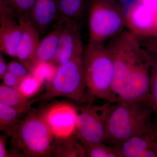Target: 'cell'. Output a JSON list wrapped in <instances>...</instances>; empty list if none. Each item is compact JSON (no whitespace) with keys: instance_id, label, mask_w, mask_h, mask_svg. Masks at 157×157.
<instances>
[{"instance_id":"cell-23","label":"cell","mask_w":157,"mask_h":157,"mask_svg":"<svg viewBox=\"0 0 157 157\" xmlns=\"http://www.w3.org/2000/svg\"><path fill=\"white\" fill-rule=\"evenodd\" d=\"M36 1V0H13L9 5L14 9L17 16L21 15L29 16L31 17L32 11Z\"/></svg>"},{"instance_id":"cell-20","label":"cell","mask_w":157,"mask_h":157,"mask_svg":"<svg viewBox=\"0 0 157 157\" xmlns=\"http://www.w3.org/2000/svg\"><path fill=\"white\" fill-rule=\"evenodd\" d=\"M43 83L30 73L21 80L17 89L23 96L29 99L40 91Z\"/></svg>"},{"instance_id":"cell-24","label":"cell","mask_w":157,"mask_h":157,"mask_svg":"<svg viewBox=\"0 0 157 157\" xmlns=\"http://www.w3.org/2000/svg\"><path fill=\"white\" fill-rule=\"evenodd\" d=\"M8 71L16 76L21 81L30 73L22 63L15 61H11L8 64Z\"/></svg>"},{"instance_id":"cell-9","label":"cell","mask_w":157,"mask_h":157,"mask_svg":"<svg viewBox=\"0 0 157 157\" xmlns=\"http://www.w3.org/2000/svg\"><path fill=\"white\" fill-rule=\"evenodd\" d=\"M0 50L16 57L22 27L16 12L5 0H0Z\"/></svg>"},{"instance_id":"cell-4","label":"cell","mask_w":157,"mask_h":157,"mask_svg":"<svg viewBox=\"0 0 157 157\" xmlns=\"http://www.w3.org/2000/svg\"><path fill=\"white\" fill-rule=\"evenodd\" d=\"M86 83L93 98L115 103L113 91L114 61L111 51L104 43H90L83 54Z\"/></svg>"},{"instance_id":"cell-6","label":"cell","mask_w":157,"mask_h":157,"mask_svg":"<svg viewBox=\"0 0 157 157\" xmlns=\"http://www.w3.org/2000/svg\"><path fill=\"white\" fill-rule=\"evenodd\" d=\"M89 42L104 43L124 31L123 6L116 0H87Z\"/></svg>"},{"instance_id":"cell-14","label":"cell","mask_w":157,"mask_h":157,"mask_svg":"<svg viewBox=\"0 0 157 157\" xmlns=\"http://www.w3.org/2000/svg\"><path fill=\"white\" fill-rule=\"evenodd\" d=\"M62 25L61 22L58 21L57 25L53 30L40 40L35 52L33 65L38 61H54Z\"/></svg>"},{"instance_id":"cell-8","label":"cell","mask_w":157,"mask_h":157,"mask_svg":"<svg viewBox=\"0 0 157 157\" xmlns=\"http://www.w3.org/2000/svg\"><path fill=\"white\" fill-rule=\"evenodd\" d=\"M54 140H64L77 135V107L67 102H57L41 110Z\"/></svg>"},{"instance_id":"cell-27","label":"cell","mask_w":157,"mask_h":157,"mask_svg":"<svg viewBox=\"0 0 157 157\" xmlns=\"http://www.w3.org/2000/svg\"><path fill=\"white\" fill-rule=\"evenodd\" d=\"M9 137L8 135H0V157H10L6 148V139Z\"/></svg>"},{"instance_id":"cell-7","label":"cell","mask_w":157,"mask_h":157,"mask_svg":"<svg viewBox=\"0 0 157 157\" xmlns=\"http://www.w3.org/2000/svg\"><path fill=\"white\" fill-rule=\"evenodd\" d=\"M111 103L101 106L84 104L77 107V135L85 147L104 143L107 117Z\"/></svg>"},{"instance_id":"cell-13","label":"cell","mask_w":157,"mask_h":157,"mask_svg":"<svg viewBox=\"0 0 157 157\" xmlns=\"http://www.w3.org/2000/svg\"><path fill=\"white\" fill-rule=\"evenodd\" d=\"M57 17L56 0H36L31 18L40 34H43Z\"/></svg>"},{"instance_id":"cell-28","label":"cell","mask_w":157,"mask_h":157,"mask_svg":"<svg viewBox=\"0 0 157 157\" xmlns=\"http://www.w3.org/2000/svg\"><path fill=\"white\" fill-rule=\"evenodd\" d=\"M8 72V64L6 63L5 59L1 54L0 55V77L2 78L3 76Z\"/></svg>"},{"instance_id":"cell-11","label":"cell","mask_w":157,"mask_h":157,"mask_svg":"<svg viewBox=\"0 0 157 157\" xmlns=\"http://www.w3.org/2000/svg\"><path fill=\"white\" fill-rule=\"evenodd\" d=\"M17 16L22 27V33L16 57L30 71L33 66L35 52L40 41V34L31 17L21 15Z\"/></svg>"},{"instance_id":"cell-12","label":"cell","mask_w":157,"mask_h":157,"mask_svg":"<svg viewBox=\"0 0 157 157\" xmlns=\"http://www.w3.org/2000/svg\"><path fill=\"white\" fill-rule=\"evenodd\" d=\"M122 157H141L144 152L157 149V126L127 139L119 147Z\"/></svg>"},{"instance_id":"cell-18","label":"cell","mask_w":157,"mask_h":157,"mask_svg":"<svg viewBox=\"0 0 157 157\" xmlns=\"http://www.w3.org/2000/svg\"><path fill=\"white\" fill-rule=\"evenodd\" d=\"M28 113L0 103V130L5 135H9L11 131Z\"/></svg>"},{"instance_id":"cell-10","label":"cell","mask_w":157,"mask_h":157,"mask_svg":"<svg viewBox=\"0 0 157 157\" xmlns=\"http://www.w3.org/2000/svg\"><path fill=\"white\" fill-rule=\"evenodd\" d=\"M80 29L78 23H62L54 61L57 65L65 63L74 56L83 52Z\"/></svg>"},{"instance_id":"cell-17","label":"cell","mask_w":157,"mask_h":157,"mask_svg":"<svg viewBox=\"0 0 157 157\" xmlns=\"http://www.w3.org/2000/svg\"><path fill=\"white\" fill-rule=\"evenodd\" d=\"M53 155L56 157H86V149L77 135L64 140H54Z\"/></svg>"},{"instance_id":"cell-2","label":"cell","mask_w":157,"mask_h":157,"mask_svg":"<svg viewBox=\"0 0 157 157\" xmlns=\"http://www.w3.org/2000/svg\"><path fill=\"white\" fill-rule=\"evenodd\" d=\"M10 157H40L53 155L54 138L41 111L29 112L13 128Z\"/></svg>"},{"instance_id":"cell-22","label":"cell","mask_w":157,"mask_h":157,"mask_svg":"<svg viewBox=\"0 0 157 157\" xmlns=\"http://www.w3.org/2000/svg\"><path fill=\"white\" fill-rule=\"evenodd\" d=\"M86 157H122L119 149L109 146L104 143L94 144L86 147Z\"/></svg>"},{"instance_id":"cell-26","label":"cell","mask_w":157,"mask_h":157,"mask_svg":"<svg viewBox=\"0 0 157 157\" xmlns=\"http://www.w3.org/2000/svg\"><path fill=\"white\" fill-rule=\"evenodd\" d=\"M3 82L2 84L8 87L17 88L21 80L16 76L7 72L2 77Z\"/></svg>"},{"instance_id":"cell-3","label":"cell","mask_w":157,"mask_h":157,"mask_svg":"<svg viewBox=\"0 0 157 157\" xmlns=\"http://www.w3.org/2000/svg\"><path fill=\"white\" fill-rule=\"evenodd\" d=\"M106 45L114 59L113 91L116 103L132 73L147 58L148 53L141 45L138 36L129 31H123L109 39Z\"/></svg>"},{"instance_id":"cell-30","label":"cell","mask_w":157,"mask_h":157,"mask_svg":"<svg viewBox=\"0 0 157 157\" xmlns=\"http://www.w3.org/2000/svg\"><path fill=\"white\" fill-rule=\"evenodd\" d=\"M5 1H6L8 4H10V3L13 1V0H5Z\"/></svg>"},{"instance_id":"cell-21","label":"cell","mask_w":157,"mask_h":157,"mask_svg":"<svg viewBox=\"0 0 157 157\" xmlns=\"http://www.w3.org/2000/svg\"><path fill=\"white\" fill-rule=\"evenodd\" d=\"M146 50L148 52L150 63V100L157 119V53Z\"/></svg>"},{"instance_id":"cell-5","label":"cell","mask_w":157,"mask_h":157,"mask_svg":"<svg viewBox=\"0 0 157 157\" xmlns=\"http://www.w3.org/2000/svg\"><path fill=\"white\" fill-rule=\"evenodd\" d=\"M83 54H77L67 63L58 65L55 76L46 83V91L39 100L64 97L79 103L92 104L94 98L86 88Z\"/></svg>"},{"instance_id":"cell-29","label":"cell","mask_w":157,"mask_h":157,"mask_svg":"<svg viewBox=\"0 0 157 157\" xmlns=\"http://www.w3.org/2000/svg\"><path fill=\"white\" fill-rule=\"evenodd\" d=\"M119 2L121 3L124 7L125 8L126 7H130L135 5L137 2H139V0H116Z\"/></svg>"},{"instance_id":"cell-19","label":"cell","mask_w":157,"mask_h":157,"mask_svg":"<svg viewBox=\"0 0 157 157\" xmlns=\"http://www.w3.org/2000/svg\"><path fill=\"white\" fill-rule=\"evenodd\" d=\"M58 67L53 62L38 61L33 64L30 72L42 82L47 83L55 76Z\"/></svg>"},{"instance_id":"cell-1","label":"cell","mask_w":157,"mask_h":157,"mask_svg":"<svg viewBox=\"0 0 157 157\" xmlns=\"http://www.w3.org/2000/svg\"><path fill=\"white\" fill-rule=\"evenodd\" d=\"M150 99L111 103L104 143L119 147L127 139L155 125Z\"/></svg>"},{"instance_id":"cell-15","label":"cell","mask_w":157,"mask_h":157,"mask_svg":"<svg viewBox=\"0 0 157 157\" xmlns=\"http://www.w3.org/2000/svg\"><path fill=\"white\" fill-rule=\"evenodd\" d=\"M56 2L58 21L63 23H78L87 8V0H56Z\"/></svg>"},{"instance_id":"cell-25","label":"cell","mask_w":157,"mask_h":157,"mask_svg":"<svg viewBox=\"0 0 157 157\" xmlns=\"http://www.w3.org/2000/svg\"><path fill=\"white\" fill-rule=\"evenodd\" d=\"M142 40L143 41L140 40V41L144 48L147 50L157 53V35L148 36L146 38H144Z\"/></svg>"},{"instance_id":"cell-16","label":"cell","mask_w":157,"mask_h":157,"mask_svg":"<svg viewBox=\"0 0 157 157\" xmlns=\"http://www.w3.org/2000/svg\"><path fill=\"white\" fill-rule=\"evenodd\" d=\"M36 101V99L29 101L17 88L8 87L2 83L0 85V103L28 113L30 110L31 104Z\"/></svg>"}]
</instances>
